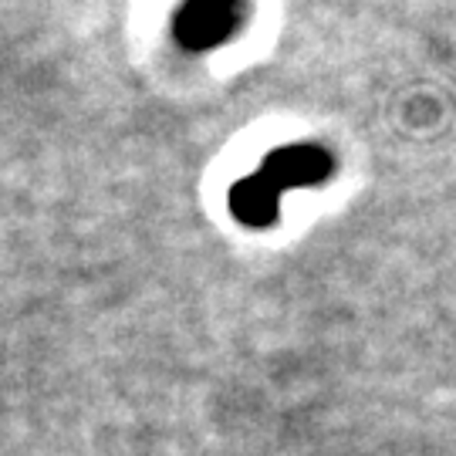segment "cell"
I'll list each match as a JSON object with an SVG mask.
<instances>
[{"instance_id":"cell-3","label":"cell","mask_w":456,"mask_h":456,"mask_svg":"<svg viewBox=\"0 0 456 456\" xmlns=\"http://www.w3.org/2000/svg\"><path fill=\"white\" fill-rule=\"evenodd\" d=\"M230 210L247 227H271L281 213V190L267 176H247L230 193Z\"/></svg>"},{"instance_id":"cell-2","label":"cell","mask_w":456,"mask_h":456,"mask_svg":"<svg viewBox=\"0 0 456 456\" xmlns=\"http://www.w3.org/2000/svg\"><path fill=\"white\" fill-rule=\"evenodd\" d=\"M240 0H190L186 14L180 17V34L193 48H207L230 31Z\"/></svg>"},{"instance_id":"cell-1","label":"cell","mask_w":456,"mask_h":456,"mask_svg":"<svg viewBox=\"0 0 456 456\" xmlns=\"http://www.w3.org/2000/svg\"><path fill=\"white\" fill-rule=\"evenodd\" d=\"M261 176H267L284 193L288 186H311V183H322L325 176H331V159L318 146H291L267 156V163L261 166Z\"/></svg>"}]
</instances>
